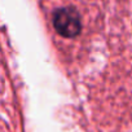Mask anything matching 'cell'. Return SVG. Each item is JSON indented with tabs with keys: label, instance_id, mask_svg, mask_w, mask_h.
<instances>
[{
	"label": "cell",
	"instance_id": "cell-1",
	"mask_svg": "<svg viewBox=\"0 0 132 132\" xmlns=\"http://www.w3.org/2000/svg\"><path fill=\"white\" fill-rule=\"evenodd\" d=\"M52 25L56 32L65 39H75L83 30L82 16L73 5L56 8L52 12Z\"/></svg>",
	"mask_w": 132,
	"mask_h": 132
}]
</instances>
